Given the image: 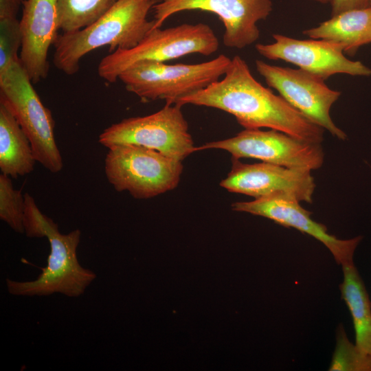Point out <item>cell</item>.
I'll return each instance as SVG.
<instances>
[{"label":"cell","instance_id":"25","mask_svg":"<svg viewBox=\"0 0 371 371\" xmlns=\"http://www.w3.org/2000/svg\"><path fill=\"white\" fill-rule=\"evenodd\" d=\"M311 1H315L316 3H319L321 4H327V3H330L331 0H311Z\"/></svg>","mask_w":371,"mask_h":371},{"label":"cell","instance_id":"15","mask_svg":"<svg viewBox=\"0 0 371 371\" xmlns=\"http://www.w3.org/2000/svg\"><path fill=\"white\" fill-rule=\"evenodd\" d=\"M19 58L32 83L47 78L49 49L59 34L56 0H24Z\"/></svg>","mask_w":371,"mask_h":371},{"label":"cell","instance_id":"19","mask_svg":"<svg viewBox=\"0 0 371 371\" xmlns=\"http://www.w3.org/2000/svg\"><path fill=\"white\" fill-rule=\"evenodd\" d=\"M118 0H56L63 33L81 30L100 18Z\"/></svg>","mask_w":371,"mask_h":371},{"label":"cell","instance_id":"20","mask_svg":"<svg viewBox=\"0 0 371 371\" xmlns=\"http://www.w3.org/2000/svg\"><path fill=\"white\" fill-rule=\"evenodd\" d=\"M25 199L21 191L14 188L10 176L0 175V218L12 230L24 233Z\"/></svg>","mask_w":371,"mask_h":371},{"label":"cell","instance_id":"10","mask_svg":"<svg viewBox=\"0 0 371 371\" xmlns=\"http://www.w3.org/2000/svg\"><path fill=\"white\" fill-rule=\"evenodd\" d=\"M255 65L267 85L293 108L333 136L341 140L347 138L330 114L331 106L341 96L340 91L331 89L322 78L300 68L272 65L261 60H256Z\"/></svg>","mask_w":371,"mask_h":371},{"label":"cell","instance_id":"21","mask_svg":"<svg viewBox=\"0 0 371 371\" xmlns=\"http://www.w3.org/2000/svg\"><path fill=\"white\" fill-rule=\"evenodd\" d=\"M328 370L371 371V356L361 352L349 341L342 326L338 330L337 344Z\"/></svg>","mask_w":371,"mask_h":371},{"label":"cell","instance_id":"7","mask_svg":"<svg viewBox=\"0 0 371 371\" xmlns=\"http://www.w3.org/2000/svg\"><path fill=\"white\" fill-rule=\"evenodd\" d=\"M183 164L157 150L124 144L109 148L104 161L108 181L117 192L127 191L135 199L155 197L175 189Z\"/></svg>","mask_w":371,"mask_h":371},{"label":"cell","instance_id":"2","mask_svg":"<svg viewBox=\"0 0 371 371\" xmlns=\"http://www.w3.org/2000/svg\"><path fill=\"white\" fill-rule=\"evenodd\" d=\"M161 0H118L91 25L58 34L54 47V66L67 75L75 74L82 58L108 45L109 53L135 47L154 28L148 14Z\"/></svg>","mask_w":371,"mask_h":371},{"label":"cell","instance_id":"26","mask_svg":"<svg viewBox=\"0 0 371 371\" xmlns=\"http://www.w3.org/2000/svg\"><path fill=\"white\" fill-rule=\"evenodd\" d=\"M370 5H371V0H370Z\"/></svg>","mask_w":371,"mask_h":371},{"label":"cell","instance_id":"16","mask_svg":"<svg viewBox=\"0 0 371 371\" xmlns=\"http://www.w3.org/2000/svg\"><path fill=\"white\" fill-rule=\"evenodd\" d=\"M302 34L341 45L344 52L352 55L361 46L371 43V5L343 12Z\"/></svg>","mask_w":371,"mask_h":371},{"label":"cell","instance_id":"18","mask_svg":"<svg viewBox=\"0 0 371 371\" xmlns=\"http://www.w3.org/2000/svg\"><path fill=\"white\" fill-rule=\"evenodd\" d=\"M342 269L344 280L339 288L352 319L355 344L361 352L371 356V302L354 263L343 265Z\"/></svg>","mask_w":371,"mask_h":371},{"label":"cell","instance_id":"22","mask_svg":"<svg viewBox=\"0 0 371 371\" xmlns=\"http://www.w3.org/2000/svg\"><path fill=\"white\" fill-rule=\"evenodd\" d=\"M22 33L20 20L0 19V74L20 59Z\"/></svg>","mask_w":371,"mask_h":371},{"label":"cell","instance_id":"12","mask_svg":"<svg viewBox=\"0 0 371 371\" xmlns=\"http://www.w3.org/2000/svg\"><path fill=\"white\" fill-rule=\"evenodd\" d=\"M272 37L273 43L256 45L259 54L270 60L292 63L324 80L337 74L371 75V69L361 62L347 58L339 44L322 39H295L280 34Z\"/></svg>","mask_w":371,"mask_h":371},{"label":"cell","instance_id":"14","mask_svg":"<svg viewBox=\"0 0 371 371\" xmlns=\"http://www.w3.org/2000/svg\"><path fill=\"white\" fill-rule=\"evenodd\" d=\"M295 198L284 194H275L251 201L235 202L232 208L267 218L284 227H293L323 243L341 266L353 263L355 249L361 236L341 240L327 232L326 227L311 218V212L303 208Z\"/></svg>","mask_w":371,"mask_h":371},{"label":"cell","instance_id":"11","mask_svg":"<svg viewBox=\"0 0 371 371\" xmlns=\"http://www.w3.org/2000/svg\"><path fill=\"white\" fill-rule=\"evenodd\" d=\"M153 10V29L160 28L169 17L183 11L212 12L224 25L223 44L243 49L258 40L257 23L270 15L273 3L271 0H161Z\"/></svg>","mask_w":371,"mask_h":371},{"label":"cell","instance_id":"23","mask_svg":"<svg viewBox=\"0 0 371 371\" xmlns=\"http://www.w3.org/2000/svg\"><path fill=\"white\" fill-rule=\"evenodd\" d=\"M330 3L333 16L347 10L369 7L370 0H331Z\"/></svg>","mask_w":371,"mask_h":371},{"label":"cell","instance_id":"8","mask_svg":"<svg viewBox=\"0 0 371 371\" xmlns=\"http://www.w3.org/2000/svg\"><path fill=\"white\" fill-rule=\"evenodd\" d=\"M188 130L181 106L166 104L154 113L111 124L99 135L98 142L108 148L124 144L140 146L182 161L196 151Z\"/></svg>","mask_w":371,"mask_h":371},{"label":"cell","instance_id":"5","mask_svg":"<svg viewBox=\"0 0 371 371\" xmlns=\"http://www.w3.org/2000/svg\"><path fill=\"white\" fill-rule=\"evenodd\" d=\"M232 59L220 54L195 64L168 65L142 61L122 72L118 79L126 89L143 101L164 99L172 104L178 99L205 89L225 74Z\"/></svg>","mask_w":371,"mask_h":371},{"label":"cell","instance_id":"1","mask_svg":"<svg viewBox=\"0 0 371 371\" xmlns=\"http://www.w3.org/2000/svg\"><path fill=\"white\" fill-rule=\"evenodd\" d=\"M174 104L222 110L234 115L245 129L269 128L313 144L324 140V129L258 82L239 56L232 58L222 80L182 97Z\"/></svg>","mask_w":371,"mask_h":371},{"label":"cell","instance_id":"9","mask_svg":"<svg viewBox=\"0 0 371 371\" xmlns=\"http://www.w3.org/2000/svg\"><path fill=\"white\" fill-rule=\"evenodd\" d=\"M221 149L232 158H252L289 168L317 170L324 164L320 144L302 141L276 130L245 129L235 136L210 142L196 147V151Z\"/></svg>","mask_w":371,"mask_h":371},{"label":"cell","instance_id":"13","mask_svg":"<svg viewBox=\"0 0 371 371\" xmlns=\"http://www.w3.org/2000/svg\"><path fill=\"white\" fill-rule=\"evenodd\" d=\"M232 161L230 172L220 183L229 192L248 195L254 199L284 194L300 202H313L315 183L311 170L263 161L248 164L234 158Z\"/></svg>","mask_w":371,"mask_h":371},{"label":"cell","instance_id":"24","mask_svg":"<svg viewBox=\"0 0 371 371\" xmlns=\"http://www.w3.org/2000/svg\"><path fill=\"white\" fill-rule=\"evenodd\" d=\"M24 0H0V19H15Z\"/></svg>","mask_w":371,"mask_h":371},{"label":"cell","instance_id":"3","mask_svg":"<svg viewBox=\"0 0 371 371\" xmlns=\"http://www.w3.org/2000/svg\"><path fill=\"white\" fill-rule=\"evenodd\" d=\"M40 236L46 237L49 243L47 266L34 280L6 279L8 292L12 295L24 297L48 296L54 293L70 297L82 295L97 276L78 262L77 249L81 231L76 229L63 234L58 225L45 215Z\"/></svg>","mask_w":371,"mask_h":371},{"label":"cell","instance_id":"6","mask_svg":"<svg viewBox=\"0 0 371 371\" xmlns=\"http://www.w3.org/2000/svg\"><path fill=\"white\" fill-rule=\"evenodd\" d=\"M219 47L214 30L203 23H183L161 30H152L135 47L117 49L99 63L98 73L109 82H115L120 74L142 61L165 62L192 54L210 56Z\"/></svg>","mask_w":371,"mask_h":371},{"label":"cell","instance_id":"4","mask_svg":"<svg viewBox=\"0 0 371 371\" xmlns=\"http://www.w3.org/2000/svg\"><path fill=\"white\" fill-rule=\"evenodd\" d=\"M21 60L0 74V103L15 117L31 144L35 159L53 173L63 167L54 138V120L32 85Z\"/></svg>","mask_w":371,"mask_h":371},{"label":"cell","instance_id":"17","mask_svg":"<svg viewBox=\"0 0 371 371\" xmlns=\"http://www.w3.org/2000/svg\"><path fill=\"white\" fill-rule=\"evenodd\" d=\"M30 140L11 112L0 103V169L12 178L34 170L36 162Z\"/></svg>","mask_w":371,"mask_h":371}]
</instances>
